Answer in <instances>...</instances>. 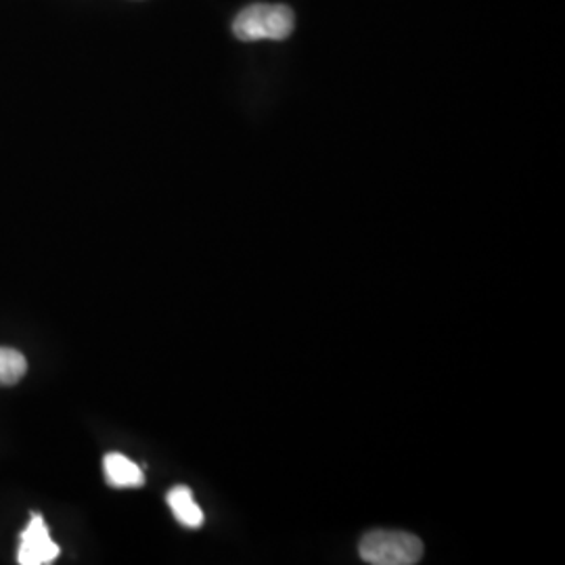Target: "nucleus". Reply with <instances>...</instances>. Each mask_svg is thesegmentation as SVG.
I'll return each instance as SVG.
<instances>
[{
    "label": "nucleus",
    "instance_id": "obj_1",
    "mask_svg": "<svg viewBox=\"0 0 565 565\" xmlns=\"http://www.w3.org/2000/svg\"><path fill=\"white\" fill-rule=\"evenodd\" d=\"M294 25L296 18L287 4L254 2L233 21V34L243 42L287 41Z\"/></svg>",
    "mask_w": 565,
    "mask_h": 565
},
{
    "label": "nucleus",
    "instance_id": "obj_2",
    "mask_svg": "<svg viewBox=\"0 0 565 565\" xmlns=\"http://www.w3.org/2000/svg\"><path fill=\"white\" fill-rule=\"evenodd\" d=\"M361 557L373 565H413L424 557V543L401 530H373L361 541Z\"/></svg>",
    "mask_w": 565,
    "mask_h": 565
},
{
    "label": "nucleus",
    "instance_id": "obj_3",
    "mask_svg": "<svg viewBox=\"0 0 565 565\" xmlns=\"http://www.w3.org/2000/svg\"><path fill=\"white\" fill-rule=\"evenodd\" d=\"M60 557V546L53 543L46 522L41 513H32L25 530L21 532L18 564L49 565Z\"/></svg>",
    "mask_w": 565,
    "mask_h": 565
},
{
    "label": "nucleus",
    "instance_id": "obj_4",
    "mask_svg": "<svg viewBox=\"0 0 565 565\" xmlns=\"http://www.w3.org/2000/svg\"><path fill=\"white\" fill-rule=\"evenodd\" d=\"M103 469H105V480L111 488H141L145 484L141 467L120 452L105 455Z\"/></svg>",
    "mask_w": 565,
    "mask_h": 565
},
{
    "label": "nucleus",
    "instance_id": "obj_5",
    "mask_svg": "<svg viewBox=\"0 0 565 565\" xmlns=\"http://www.w3.org/2000/svg\"><path fill=\"white\" fill-rule=\"evenodd\" d=\"M166 501H168V505L172 509L174 518H177L182 525H186V527H200V525L203 524L202 507L195 503L191 488H186V486L172 488V490L168 492Z\"/></svg>",
    "mask_w": 565,
    "mask_h": 565
},
{
    "label": "nucleus",
    "instance_id": "obj_6",
    "mask_svg": "<svg viewBox=\"0 0 565 565\" xmlns=\"http://www.w3.org/2000/svg\"><path fill=\"white\" fill-rule=\"evenodd\" d=\"M25 371H28L25 356L13 348L0 345V385L20 384Z\"/></svg>",
    "mask_w": 565,
    "mask_h": 565
}]
</instances>
